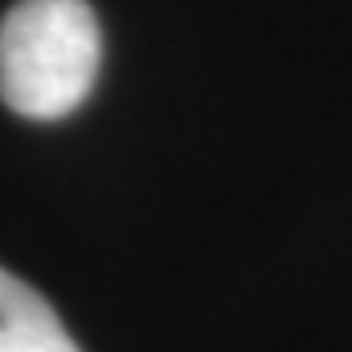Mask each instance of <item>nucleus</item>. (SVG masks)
Masks as SVG:
<instances>
[{
  "label": "nucleus",
  "instance_id": "nucleus-1",
  "mask_svg": "<svg viewBox=\"0 0 352 352\" xmlns=\"http://www.w3.org/2000/svg\"><path fill=\"white\" fill-rule=\"evenodd\" d=\"M102 67V28L87 0H16L0 20V98L36 122L78 110Z\"/></svg>",
  "mask_w": 352,
  "mask_h": 352
},
{
  "label": "nucleus",
  "instance_id": "nucleus-2",
  "mask_svg": "<svg viewBox=\"0 0 352 352\" xmlns=\"http://www.w3.org/2000/svg\"><path fill=\"white\" fill-rule=\"evenodd\" d=\"M0 352H82L47 298L0 266Z\"/></svg>",
  "mask_w": 352,
  "mask_h": 352
}]
</instances>
